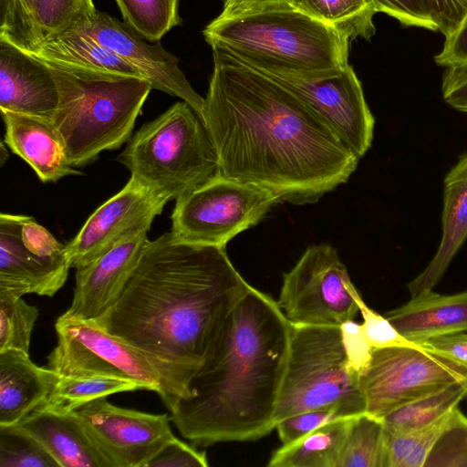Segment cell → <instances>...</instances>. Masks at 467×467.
<instances>
[{
    "label": "cell",
    "instance_id": "cell-1",
    "mask_svg": "<svg viewBox=\"0 0 467 467\" xmlns=\"http://www.w3.org/2000/svg\"><path fill=\"white\" fill-rule=\"evenodd\" d=\"M201 118L219 173L302 205L347 182L358 161L293 92L222 52Z\"/></svg>",
    "mask_w": 467,
    "mask_h": 467
},
{
    "label": "cell",
    "instance_id": "cell-2",
    "mask_svg": "<svg viewBox=\"0 0 467 467\" xmlns=\"http://www.w3.org/2000/svg\"><path fill=\"white\" fill-rule=\"evenodd\" d=\"M251 287L225 247L149 241L117 301L95 321L162 359L201 367L223 322Z\"/></svg>",
    "mask_w": 467,
    "mask_h": 467
},
{
    "label": "cell",
    "instance_id": "cell-3",
    "mask_svg": "<svg viewBox=\"0 0 467 467\" xmlns=\"http://www.w3.org/2000/svg\"><path fill=\"white\" fill-rule=\"evenodd\" d=\"M292 324L271 296L254 286L231 311L171 411L193 445L254 441L275 429Z\"/></svg>",
    "mask_w": 467,
    "mask_h": 467
},
{
    "label": "cell",
    "instance_id": "cell-4",
    "mask_svg": "<svg viewBox=\"0 0 467 467\" xmlns=\"http://www.w3.org/2000/svg\"><path fill=\"white\" fill-rule=\"evenodd\" d=\"M213 51L267 75L303 80L341 73L348 66L349 36L285 0L218 16L202 30Z\"/></svg>",
    "mask_w": 467,
    "mask_h": 467
},
{
    "label": "cell",
    "instance_id": "cell-5",
    "mask_svg": "<svg viewBox=\"0 0 467 467\" xmlns=\"http://www.w3.org/2000/svg\"><path fill=\"white\" fill-rule=\"evenodd\" d=\"M53 69L59 103L50 119L63 140L72 167L91 164L100 152L117 150L130 140L152 89L149 81L78 78Z\"/></svg>",
    "mask_w": 467,
    "mask_h": 467
},
{
    "label": "cell",
    "instance_id": "cell-6",
    "mask_svg": "<svg viewBox=\"0 0 467 467\" xmlns=\"http://www.w3.org/2000/svg\"><path fill=\"white\" fill-rule=\"evenodd\" d=\"M117 161L130 176L170 201L219 174L216 150L204 122L183 100L142 125Z\"/></svg>",
    "mask_w": 467,
    "mask_h": 467
},
{
    "label": "cell",
    "instance_id": "cell-7",
    "mask_svg": "<svg viewBox=\"0 0 467 467\" xmlns=\"http://www.w3.org/2000/svg\"><path fill=\"white\" fill-rule=\"evenodd\" d=\"M57 345L47 367L60 376L105 375L130 379L156 392L171 411L190 396L189 383L198 368L148 353L116 337L95 320L60 316L55 323Z\"/></svg>",
    "mask_w": 467,
    "mask_h": 467
},
{
    "label": "cell",
    "instance_id": "cell-8",
    "mask_svg": "<svg viewBox=\"0 0 467 467\" xmlns=\"http://www.w3.org/2000/svg\"><path fill=\"white\" fill-rule=\"evenodd\" d=\"M319 409L345 417L366 413L360 376L348 365L339 327L292 325L275 427L286 417Z\"/></svg>",
    "mask_w": 467,
    "mask_h": 467
},
{
    "label": "cell",
    "instance_id": "cell-9",
    "mask_svg": "<svg viewBox=\"0 0 467 467\" xmlns=\"http://www.w3.org/2000/svg\"><path fill=\"white\" fill-rule=\"evenodd\" d=\"M175 201L171 216L173 235L187 243L218 247H225L282 202L265 188L220 173Z\"/></svg>",
    "mask_w": 467,
    "mask_h": 467
},
{
    "label": "cell",
    "instance_id": "cell-10",
    "mask_svg": "<svg viewBox=\"0 0 467 467\" xmlns=\"http://www.w3.org/2000/svg\"><path fill=\"white\" fill-rule=\"evenodd\" d=\"M455 382H467V367L418 345L374 348L360 375L366 412L380 419Z\"/></svg>",
    "mask_w": 467,
    "mask_h": 467
},
{
    "label": "cell",
    "instance_id": "cell-11",
    "mask_svg": "<svg viewBox=\"0 0 467 467\" xmlns=\"http://www.w3.org/2000/svg\"><path fill=\"white\" fill-rule=\"evenodd\" d=\"M348 280L337 250L327 244H313L284 273L276 302L292 325L340 327L359 312Z\"/></svg>",
    "mask_w": 467,
    "mask_h": 467
},
{
    "label": "cell",
    "instance_id": "cell-12",
    "mask_svg": "<svg viewBox=\"0 0 467 467\" xmlns=\"http://www.w3.org/2000/svg\"><path fill=\"white\" fill-rule=\"evenodd\" d=\"M110 467H146L174 436L171 415L153 414L94 400L74 411Z\"/></svg>",
    "mask_w": 467,
    "mask_h": 467
},
{
    "label": "cell",
    "instance_id": "cell-13",
    "mask_svg": "<svg viewBox=\"0 0 467 467\" xmlns=\"http://www.w3.org/2000/svg\"><path fill=\"white\" fill-rule=\"evenodd\" d=\"M170 200L130 176L125 186L99 206L64 247L71 268H80L143 230Z\"/></svg>",
    "mask_w": 467,
    "mask_h": 467
},
{
    "label": "cell",
    "instance_id": "cell-14",
    "mask_svg": "<svg viewBox=\"0 0 467 467\" xmlns=\"http://www.w3.org/2000/svg\"><path fill=\"white\" fill-rule=\"evenodd\" d=\"M267 76L299 98L358 160L369 150L375 119L351 66L321 79Z\"/></svg>",
    "mask_w": 467,
    "mask_h": 467
},
{
    "label": "cell",
    "instance_id": "cell-15",
    "mask_svg": "<svg viewBox=\"0 0 467 467\" xmlns=\"http://www.w3.org/2000/svg\"><path fill=\"white\" fill-rule=\"evenodd\" d=\"M72 29L112 51L133 67L152 88L182 99L201 117L204 98L193 89L181 70L179 58L165 50L160 41L146 40L124 21L99 10L92 19Z\"/></svg>",
    "mask_w": 467,
    "mask_h": 467
},
{
    "label": "cell",
    "instance_id": "cell-16",
    "mask_svg": "<svg viewBox=\"0 0 467 467\" xmlns=\"http://www.w3.org/2000/svg\"><path fill=\"white\" fill-rule=\"evenodd\" d=\"M143 230L121 241L108 252L76 269V282L66 317L95 320L120 296L150 239Z\"/></svg>",
    "mask_w": 467,
    "mask_h": 467
},
{
    "label": "cell",
    "instance_id": "cell-17",
    "mask_svg": "<svg viewBox=\"0 0 467 467\" xmlns=\"http://www.w3.org/2000/svg\"><path fill=\"white\" fill-rule=\"evenodd\" d=\"M58 103L53 67L0 41V110L51 118Z\"/></svg>",
    "mask_w": 467,
    "mask_h": 467
},
{
    "label": "cell",
    "instance_id": "cell-18",
    "mask_svg": "<svg viewBox=\"0 0 467 467\" xmlns=\"http://www.w3.org/2000/svg\"><path fill=\"white\" fill-rule=\"evenodd\" d=\"M22 215L0 214V286L52 297L67 279L70 265L65 255L38 256L21 242Z\"/></svg>",
    "mask_w": 467,
    "mask_h": 467
},
{
    "label": "cell",
    "instance_id": "cell-19",
    "mask_svg": "<svg viewBox=\"0 0 467 467\" xmlns=\"http://www.w3.org/2000/svg\"><path fill=\"white\" fill-rule=\"evenodd\" d=\"M0 112L5 145L34 170L42 182L81 174L70 165L63 140L50 118L9 110Z\"/></svg>",
    "mask_w": 467,
    "mask_h": 467
},
{
    "label": "cell",
    "instance_id": "cell-20",
    "mask_svg": "<svg viewBox=\"0 0 467 467\" xmlns=\"http://www.w3.org/2000/svg\"><path fill=\"white\" fill-rule=\"evenodd\" d=\"M29 55L78 78L145 79L119 56L89 36L75 29L46 38Z\"/></svg>",
    "mask_w": 467,
    "mask_h": 467
},
{
    "label": "cell",
    "instance_id": "cell-21",
    "mask_svg": "<svg viewBox=\"0 0 467 467\" xmlns=\"http://www.w3.org/2000/svg\"><path fill=\"white\" fill-rule=\"evenodd\" d=\"M385 317L400 335L418 346L436 337L467 331V290L441 295L426 289Z\"/></svg>",
    "mask_w": 467,
    "mask_h": 467
},
{
    "label": "cell",
    "instance_id": "cell-22",
    "mask_svg": "<svg viewBox=\"0 0 467 467\" xmlns=\"http://www.w3.org/2000/svg\"><path fill=\"white\" fill-rule=\"evenodd\" d=\"M443 185L441 240L426 268L408 284L411 296L435 286L467 239V152L459 156Z\"/></svg>",
    "mask_w": 467,
    "mask_h": 467
},
{
    "label": "cell",
    "instance_id": "cell-23",
    "mask_svg": "<svg viewBox=\"0 0 467 467\" xmlns=\"http://www.w3.org/2000/svg\"><path fill=\"white\" fill-rule=\"evenodd\" d=\"M60 375L18 350L0 352V426L17 424L48 398Z\"/></svg>",
    "mask_w": 467,
    "mask_h": 467
},
{
    "label": "cell",
    "instance_id": "cell-24",
    "mask_svg": "<svg viewBox=\"0 0 467 467\" xmlns=\"http://www.w3.org/2000/svg\"><path fill=\"white\" fill-rule=\"evenodd\" d=\"M16 425L38 441L60 467H110L74 411L37 408Z\"/></svg>",
    "mask_w": 467,
    "mask_h": 467
},
{
    "label": "cell",
    "instance_id": "cell-25",
    "mask_svg": "<svg viewBox=\"0 0 467 467\" xmlns=\"http://www.w3.org/2000/svg\"><path fill=\"white\" fill-rule=\"evenodd\" d=\"M354 417V416H353ZM352 417L326 423L274 451L268 467H337Z\"/></svg>",
    "mask_w": 467,
    "mask_h": 467
},
{
    "label": "cell",
    "instance_id": "cell-26",
    "mask_svg": "<svg viewBox=\"0 0 467 467\" xmlns=\"http://www.w3.org/2000/svg\"><path fill=\"white\" fill-rule=\"evenodd\" d=\"M143 387L132 380L105 375L60 376L47 400L38 408L68 413L108 396Z\"/></svg>",
    "mask_w": 467,
    "mask_h": 467
},
{
    "label": "cell",
    "instance_id": "cell-27",
    "mask_svg": "<svg viewBox=\"0 0 467 467\" xmlns=\"http://www.w3.org/2000/svg\"><path fill=\"white\" fill-rule=\"evenodd\" d=\"M337 467H388L382 419L367 412L352 417Z\"/></svg>",
    "mask_w": 467,
    "mask_h": 467
},
{
    "label": "cell",
    "instance_id": "cell-28",
    "mask_svg": "<svg viewBox=\"0 0 467 467\" xmlns=\"http://www.w3.org/2000/svg\"><path fill=\"white\" fill-rule=\"evenodd\" d=\"M467 399V382H455L409 402L382 418L387 430L408 431L431 424Z\"/></svg>",
    "mask_w": 467,
    "mask_h": 467
},
{
    "label": "cell",
    "instance_id": "cell-29",
    "mask_svg": "<svg viewBox=\"0 0 467 467\" xmlns=\"http://www.w3.org/2000/svg\"><path fill=\"white\" fill-rule=\"evenodd\" d=\"M319 19L345 33L351 40L369 39L376 31L373 16L377 12L372 0H290Z\"/></svg>",
    "mask_w": 467,
    "mask_h": 467
},
{
    "label": "cell",
    "instance_id": "cell-30",
    "mask_svg": "<svg viewBox=\"0 0 467 467\" xmlns=\"http://www.w3.org/2000/svg\"><path fill=\"white\" fill-rule=\"evenodd\" d=\"M123 21L150 42L160 41L173 27L182 26L180 0H115Z\"/></svg>",
    "mask_w": 467,
    "mask_h": 467
},
{
    "label": "cell",
    "instance_id": "cell-31",
    "mask_svg": "<svg viewBox=\"0 0 467 467\" xmlns=\"http://www.w3.org/2000/svg\"><path fill=\"white\" fill-rule=\"evenodd\" d=\"M24 292L0 286V352L18 350L29 354L38 309L27 304Z\"/></svg>",
    "mask_w": 467,
    "mask_h": 467
},
{
    "label": "cell",
    "instance_id": "cell-32",
    "mask_svg": "<svg viewBox=\"0 0 467 467\" xmlns=\"http://www.w3.org/2000/svg\"><path fill=\"white\" fill-rule=\"evenodd\" d=\"M453 410L419 429L393 431L385 427L388 467H424L429 453L449 423Z\"/></svg>",
    "mask_w": 467,
    "mask_h": 467
},
{
    "label": "cell",
    "instance_id": "cell-33",
    "mask_svg": "<svg viewBox=\"0 0 467 467\" xmlns=\"http://www.w3.org/2000/svg\"><path fill=\"white\" fill-rule=\"evenodd\" d=\"M97 10L93 0H34L32 16L43 42L89 21Z\"/></svg>",
    "mask_w": 467,
    "mask_h": 467
},
{
    "label": "cell",
    "instance_id": "cell-34",
    "mask_svg": "<svg viewBox=\"0 0 467 467\" xmlns=\"http://www.w3.org/2000/svg\"><path fill=\"white\" fill-rule=\"evenodd\" d=\"M0 467H60L31 434L18 425L0 426Z\"/></svg>",
    "mask_w": 467,
    "mask_h": 467
},
{
    "label": "cell",
    "instance_id": "cell-35",
    "mask_svg": "<svg viewBox=\"0 0 467 467\" xmlns=\"http://www.w3.org/2000/svg\"><path fill=\"white\" fill-rule=\"evenodd\" d=\"M34 0H0V41L33 53L42 38L32 16Z\"/></svg>",
    "mask_w": 467,
    "mask_h": 467
},
{
    "label": "cell",
    "instance_id": "cell-36",
    "mask_svg": "<svg viewBox=\"0 0 467 467\" xmlns=\"http://www.w3.org/2000/svg\"><path fill=\"white\" fill-rule=\"evenodd\" d=\"M428 466H467V417L459 407L429 453Z\"/></svg>",
    "mask_w": 467,
    "mask_h": 467
},
{
    "label": "cell",
    "instance_id": "cell-37",
    "mask_svg": "<svg viewBox=\"0 0 467 467\" xmlns=\"http://www.w3.org/2000/svg\"><path fill=\"white\" fill-rule=\"evenodd\" d=\"M347 286L358 306L363 318L362 328L373 348L413 345L400 334L385 316L374 311L364 302L351 279L348 281Z\"/></svg>",
    "mask_w": 467,
    "mask_h": 467
},
{
    "label": "cell",
    "instance_id": "cell-38",
    "mask_svg": "<svg viewBox=\"0 0 467 467\" xmlns=\"http://www.w3.org/2000/svg\"><path fill=\"white\" fill-rule=\"evenodd\" d=\"M341 418L345 416L335 409L313 410L286 417L277 422L275 429L282 445H285L326 423Z\"/></svg>",
    "mask_w": 467,
    "mask_h": 467
},
{
    "label": "cell",
    "instance_id": "cell-39",
    "mask_svg": "<svg viewBox=\"0 0 467 467\" xmlns=\"http://www.w3.org/2000/svg\"><path fill=\"white\" fill-rule=\"evenodd\" d=\"M339 327L348 365L360 376L370 363L374 348L361 324L354 319L344 322Z\"/></svg>",
    "mask_w": 467,
    "mask_h": 467
},
{
    "label": "cell",
    "instance_id": "cell-40",
    "mask_svg": "<svg viewBox=\"0 0 467 467\" xmlns=\"http://www.w3.org/2000/svg\"><path fill=\"white\" fill-rule=\"evenodd\" d=\"M206 452L173 437L146 467H207Z\"/></svg>",
    "mask_w": 467,
    "mask_h": 467
},
{
    "label": "cell",
    "instance_id": "cell-41",
    "mask_svg": "<svg viewBox=\"0 0 467 467\" xmlns=\"http://www.w3.org/2000/svg\"><path fill=\"white\" fill-rule=\"evenodd\" d=\"M377 12L397 19L402 26L437 31L423 0H372Z\"/></svg>",
    "mask_w": 467,
    "mask_h": 467
},
{
    "label": "cell",
    "instance_id": "cell-42",
    "mask_svg": "<svg viewBox=\"0 0 467 467\" xmlns=\"http://www.w3.org/2000/svg\"><path fill=\"white\" fill-rule=\"evenodd\" d=\"M19 235L24 246L38 256L52 257L64 254L65 245L33 217L22 215Z\"/></svg>",
    "mask_w": 467,
    "mask_h": 467
},
{
    "label": "cell",
    "instance_id": "cell-43",
    "mask_svg": "<svg viewBox=\"0 0 467 467\" xmlns=\"http://www.w3.org/2000/svg\"><path fill=\"white\" fill-rule=\"evenodd\" d=\"M436 30L445 37L451 35L467 15V0H423Z\"/></svg>",
    "mask_w": 467,
    "mask_h": 467
},
{
    "label": "cell",
    "instance_id": "cell-44",
    "mask_svg": "<svg viewBox=\"0 0 467 467\" xmlns=\"http://www.w3.org/2000/svg\"><path fill=\"white\" fill-rule=\"evenodd\" d=\"M441 91L447 104L467 113V63L446 67L442 75Z\"/></svg>",
    "mask_w": 467,
    "mask_h": 467
},
{
    "label": "cell",
    "instance_id": "cell-45",
    "mask_svg": "<svg viewBox=\"0 0 467 467\" xmlns=\"http://www.w3.org/2000/svg\"><path fill=\"white\" fill-rule=\"evenodd\" d=\"M434 60L442 67L467 63V15L460 26L445 37L443 47Z\"/></svg>",
    "mask_w": 467,
    "mask_h": 467
},
{
    "label": "cell",
    "instance_id": "cell-46",
    "mask_svg": "<svg viewBox=\"0 0 467 467\" xmlns=\"http://www.w3.org/2000/svg\"><path fill=\"white\" fill-rule=\"evenodd\" d=\"M423 346L467 367V334L459 332L429 339Z\"/></svg>",
    "mask_w": 467,
    "mask_h": 467
},
{
    "label": "cell",
    "instance_id": "cell-47",
    "mask_svg": "<svg viewBox=\"0 0 467 467\" xmlns=\"http://www.w3.org/2000/svg\"><path fill=\"white\" fill-rule=\"evenodd\" d=\"M276 1L285 0H224L223 11L219 16H230L254 5Z\"/></svg>",
    "mask_w": 467,
    "mask_h": 467
},
{
    "label": "cell",
    "instance_id": "cell-48",
    "mask_svg": "<svg viewBox=\"0 0 467 467\" xmlns=\"http://www.w3.org/2000/svg\"><path fill=\"white\" fill-rule=\"evenodd\" d=\"M5 146V141L4 140L1 141V147H0V165L1 166H3L8 159V152Z\"/></svg>",
    "mask_w": 467,
    "mask_h": 467
}]
</instances>
